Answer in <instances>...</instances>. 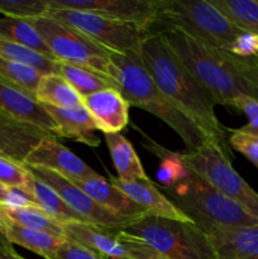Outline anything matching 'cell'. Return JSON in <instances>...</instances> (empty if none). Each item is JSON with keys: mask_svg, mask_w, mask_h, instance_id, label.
Returning <instances> with one entry per match:
<instances>
[{"mask_svg": "<svg viewBox=\"0 0 258 259\" xmlns=\"http://www.w3.org/2000/svg\"><path fill=\"white\" fill-rule=\"evenodd\" d=\"M187 70L211 94L217 105H229L239 96L258 100V58L242 57L211 47L175 28L159 30Z\"/></svg>", "mask_w": 258, "mask_h": 259, "instance_id": "obj_1", "label": "cell"}, {"mask_svg": "<svg viewBox=\"0 0 258 259\" xmlns=\"http://www.w3.org/2000/svg\"><path fill=\"white\" fill-rule=\"evenodd\" d=\"M139 55L163 95L209 138L228 147L227 129L215 115L214 98L175 55L159 30L144 38Z\"/></svg>", "mask_w": 258, "mask_h": 259, "instance_id": "obj_2", "label": "cell"}, {"mask_svg": "<svg viewBox=\"0 0 258 259\" xmlns=\"http://www.w3.org/2000/svg\"><path fill=\"white\" fill-rule=\"evenodd\" d=\"M109 61V76L129 106L148 111L164 121L179 134L187 153L196 151L207 139H211L163 95L144 67L139 51L110 52Z\"/></svg>", "mask_w": 258, "mask_h": 259, "instance_id": "obj_3", "label": "cell"}, {"mask_svg": "<svg viewBox=\"0 0 258 259\" xmlns=\"http://www.w3.org/2000/svg\"><path fill=\"white\" fill-rule=\"evenodd\" d=\"M158 189L177 209L181 210L206 234L217 227L258 225V219L186 166L182 176L174 184L159 186Z\"/></svg>", "mask_w": 258, "mask_h": 259, "instance_id": "obj_4", "label": "cell"}, {"mask_svg": "<svg viewBox=\"0 0 258 259\" xmlns=\"http://www.w3.org/2000/svg\"><path fill=\"white\" fill-rule=\"evenodd\" d=\"M157 23L181 30L207 46L228 51L244 33L209 0H159Z\"/></svg>", "mask_w": 258, "mask_h": 259, "instance_id": "obj_5", "label": "cell"}, {"mask_svg": "<svg viewBox=\"0 0 258 259\" xmlns=\"http://www.w3.org/2000/svg\"><path fill=\"white\" fill-rule=\"evenodd\" d=\"M124 232L169 259H217L206 233L191 222L146 215Z\"/></svg>", "mask_w": 258, "mask_h": 259, "instance_id": "obj_6", "label": "cell"}, {"mask_svg": "<svg viewBox=\"0 0 258 259\" xmlns=\"http://www.w3.org/2000/svg\"><path fill=\"white\" fill-rule=\"evenodd\" d=\"M179 157L187 168L258 219V194L234 169L228 147L207 139L199 149Z\"/></svg>", "mask_w": 258, "mask_h": 259, "instance_id": "obj_7", "label": "cell"}, {"mask_svg": "<svg viewBox=\"0 0 258 259\" xmlns=\"http://www.w3.org/2000/svg\"><path fill=\"white\" fill-rule=\"evenodd\" d=\"M28 22L37 30L56 60L83 66L110 77L109 56L111 51L98 45L72 27H68L48 15L29 19Z\"/></svg>", "mask_w": 258, "mask_h": 259, "instance_id": "obj_8", "label": "cell"}, {"mask_svg": "<svg viewBox=\"0 0 258 259\" xmlns=\"http://www.w3.org/2000/svg\"><path fill=\"white\" fill-rule=\"evenodd\" d=\"M48 17L72 27L111 52H138L144 38L151 33L136 24L81 10L50 9Z\"/></svg>", "mask_w": 258, "mask_h": 259, "instance_id": "obj_9", "label": "cell"}, {"mask_svg": "<svg viewBox=\"0 0 258 259\" xmlns=\"http://www.w3.org/2000/svg\"><path fill=\"white\" fill-rule=\"evenodd\" d=\"M50 9L90 12L108 19L138 25L147 32L157 24L159 0H47Z\"/></svg>", "mask_w": 258, "mask_h": 259, "instance_id": "obj_10", "label": "cell"}, {"mask_svg": "<svg viewBox=\"0 0 258 259\" xmlns=\"http://www.w3.org/2000/svg\"><path fill=\"white\" fill-rule=\"evenodd\" d=\"M28 171L34 175L37 179L42 180L43 182L52 187L56 192L61 196V199L76 212L81 215L83 219L88 220L90 224L98 225V227L108 228V229L124 230L131 223L129 220L123 219L115 214H111L108 210L99 206L90 196L85 194L80 187L67 180L66 177L61 176L55 171H51L43 167L27 166Z\"/></svg>", "mask_w": 258, "mask_h": 259, "instance_id": "obj_11", "label": "cell"}, {"mask_svg": "<svg viewBox=\"0 0 258 259\" xmlns=\"http://www.w3.org/2000/svg\"><path fill=\"white\" fill-rule=\"evenodd\" d=\"M24 164L48 168L66 179H89L99 175L53 136L43 138L29 152Z\"/></svg>", "mask_w": 258, "mask_h": 259, "instance_id": "obj_12", "label": "cell"}, {"mask_svg": "<svg viewBox=\"0 0 258 259\" xmlns=\"http://www.w3.org/2000/svg\"><path fill=\"white\" fill-rule=\"evenodd\" d=\"M67 180L80 187L99 206L108 210L111 214L118 215L129 222H136V220L148 215L143 207H141L131 197L126 196L110 180L104 179L100 175L89 177V179Z\"/></svg>", "mask_w": 258, "mask_h": 259, "instance_id": "obj_13", "label": "cell"}, {"mask_svg": "<svg viewBox=\"0 0 258 259\" xmlns=\"http://www.w3.org/2000/svg\"><path fill=\"white\" fill-rule=\"evenodd\" d=\"M48 132L0 109V152L15 161L24 163L29 152L46 137Z\"/></svg>", "mask_w": 258, "mask_h": 259, "instance_id": "obj_14", "label": "cell"}, {"mask_svg": "<svg viewBox=\"0 0 258 259\" xmlns=\"http://www.w3.org/2000/svg\"><path fill=\"white\" fill-rule=\"evenodd\" d=\"M98 131L104 134L120 133L129 121V104L115 89H105L82 98Z\"/></svg>", "mask_w": 258, "mask_h": 259, "instance_id": "obj_15", "label": "cell"}, {"mask_svg": "<svg viewBox=\"0 0 258 259\" xmlns=\"http://www.w3.org/2000/svg\"><path fill=\"white\" fill-rule=\"evenodd\" d=\"M207 237L217 259H258V225L217 227Z\"/></svg>", "mask_w": 258, "mask_h": 259, "instance_id": "obj_16", "label": "cell"}, {"mask_svg": "<svg viewBox=\"0 0 258 259\" xmlns=\"http://www.w3.org/2000/svg\"><path fill=\"white\" fill-rule=\"evenodd\" d=\"M109 180L116 187H119L126 196H129L139 206L143 207L148 215L172 220H181V222H191L181 210L177 209L164 196L163 192H161V190L149 179L138 180V181L133 182L120 181L118 177H110Z\"/></svg>", "mask_w": 258, "mask_h": 259, "instance_id": "obj_17", "label": "cell"}, {"mask_svg": "<svg viewBox=\"0 0 258 259\" xmlns=\"http://www.w3.org/2000/svg\"><path fill=\"white\" fill-rule=\"evenodd\" d=\"M63 234L99 254L110 259H129L125 247L116 238L118 229H108L90 223H66Z\"/></svg>", "mask_w": 258, "mask_h": 259, "instance_id": "obj_18", "label": "cell"}, {"mask_svg": "<svg viewBox=\"0 0 258 259\" xmlns=\"http://www.w3.org/2000/svg\"><path fill=\"white\" fill-rule=\"evenodd\" d=\"M55 123L57 137L73 138L90 147H98L101 143L95 132L98 131L85 105L76 108H56L42 105Z\"/></svg>", "mask_w": 258, "mask_h": 259, "instance_id": "obj_19", "label": "cell"}, {"mask_svg": "<svg viewBox=\"0 0 258 259\" xmlns=\"http://www.w3.org/2000/svg\"><path fill=\"white\" fill-rule=\"evenodd\" d=\"M0 109L12 114L15 118L37 125L51 136L57 137L55 123L39 103L25 93L0 83Z\"/></svg>", "mask_w": 258, "mask_h": 259, "instance_id": "obj_20", "label": "cell"}, {"mask_svg": "<svg viewBox=\"0 0 258 259\" xmlns=\"http://www.w3.org/2000/svg\"><path fill=\"white\" fill-rule=\"evenodd\" d=\"M0 233L10 244L20 245L45 259L57 250L66 240L63 235L32 229L12 222L3 215H0Z\"/></svg>", "mask_w": 258, "mask_h": 259, "instance_id": "obj_21", "label": "cell"}, {"mask_svg": "<svg viewBox=\"0 0 258 259\" xmlns=\"http://www.w3.org/2000/svg\"><path fill=\"white\" fill-rule=\"evenodd\" d=\"M105 141L120 181L133 182L148 179L136 149L123 134H105Z\"/></svg>", "mask_w": 258, "mask_h": 259, "instance_id": "obj_22", "label": "cell"}, {"mask_svg": "<svg viewBox=\"0 0 258 259\" xmlns=\"http://www.w3.org/2000/svg\"><path fill=\"white\" fill-rule=\"evenodd\" d=\"M28 200L33 205L42 209L46 214L52 217L61 224L66 223H89L81 215L76 214L51 186L33 175Z\"/></svg>", "mask_w": 258, "mask_h": 259, "instance_id": "obj_23", "label": "cell"}, {"mask_svg": "<svg viewBox=\"0 0 258 259\" xmlns=\"http://www.w3.org/2000/svg\"><path fill=\"white\" fill-rule=\"evenodd\" d=\"M35 101L56 108H76L83 105L82 98L58 73L43 75L35 89Z\"/></svg>", "mask_w": 258, "mask_h": 259, "instance_id": "obj_24", "label": "cell"}, {"mask_svg": "<svg viewBox=\"0 0 258 259\" xmlns=\"http://www.w3.org/2000/svg\"><path fill=\"white\" fill-rule=\"evenodd\" d=\"M57 73L62 76L68 83L73 88V90L81 96L91 95L105 89H116V83L110 77L101 75L91 68L83 66L72 65V63L57 61Z\"/></svg>", "mask_w": 258, "mask_h": 259, "instance_id": "obj_25", "label": "cell"}, {"mask_svg": "<svg viewBox=\"0 0 258 259\" xmlns=\"http://www.w3.org/2000/svg\"><path fill=\"white\" fill-rule=\"evenodd\" d=\"M0 215L8 218L12 222L18 223L32 229L43 230V232L55 233L63 235V225L52 217L46 214L42 209L33 204L27 205H2L0 204Z\"/></svg>", "mask_w": 258, "mask_h": 259, "instance_id": "obj_26", "label": "cell"}, {"mask_svg": "<svg viewBox=\"0 0 258 259\" xmlns=\"http://www.w3.org/2000/svg\"><path fill=\"white\" fill-rule=\"evenodd\" d=\"M0 38L22 45L30 50L37 51L45 57L57 61L47 45L43 42L37 30L28 20L10 17L0 18Z\"/></svg>", "mask_w": 258, "mask_h": 259, "instance_id": "obj_27", "label": "cell"}, {"mask_svg": "<svg viewBox=\"0 0 258 259\" xmlns=\"http://www.w3.org/2000/svg\"><path fill=\"white\" fill-rule=\"evenodd\" d=\"M240 30L258 35L257 0H209Z\"/></svg>", "mask_w": 258, "mask_h": 259, "instance_id": "obj_28", "label": "cell"}, {"mask_svg": "<svg viewBox=\"0 0 258 259\" xmlns=\"http://www.w3.org/2000/svg\"><path fill=\"white\" fill-rule=\"evenodd\" d=\"M42 76L39 71L29 66L0 56V83L17 89L35 99V89Z\"/></svg>", "mask_w": 258, "mask_h": 259, "instance_id": "obj_29", "label": "cell"}, {"mask_svg": "<svg viewBox=\"0 0 258 259\" xmlns=\"http://www.w3.org/2000/svg\"><path fill=\"white\" fill-rule=\"evenodd\" d=\"M33 175L24 166V163L10 158L0 152V182L12 190L20 191L28 199Z\"/></svg>", "mask_w": 258, "mask_h": 259, "instance_id": "obj_30", "label": "cell"}, {"mask_svg": "<svg viewBox=\"0 0 258 259\" xmlns=\"http://www.w3.org/2000/svg\"><path fill=\"white\" fill-rule=\"evenodd\" d=\"M0 13L17 19H35L47 17L50 5L47 0H0Z\"/></svg>", "mask_w": 258, "mask_h": 259, "instance_id": "obj_31", "label": "cell"}, {"mask_svg": "<svg viewBox=\"0 0 258 259\" xmlns=\"http://www.w3.org/2000/svg\"><path fill=\"white\" fill-rule=\"evenodd\" d=\"M116 238L125 247L129 259H169L142 240L129 235L124 230H118Z\"/></svg>", "mask_w": 258, "mask_h": 259, "instance_id": "obj_32", "label": "cell"}, {"mask_svg": "<svg viewBox=\"0 0 258 259\" xmlns=\"http://www.w3.org/2000/svg\"><path fill=\"white\" fill-rule=\"evenodd\" d=\"M228 143L233 149L247 157L258 168V136L244 133L239 129H233Z\"/></svg>", "mask_w": 258, "mask_h": 259, "instance_id": "obj_33", "label": "cell"}, {"mask_svg": "<svg viewBox=\"0 0 258 259\" xmlns=\"http://www.w3.org/2000/svg\"><path fill=\"white\" fill-rule=\"evenodd\" d=\"M232 108L238 109L245 114L248 118L247 125L239 128L240 132L244 133L253 134V136H258V100L257 99L248 98V96H239V98L234 99L230 101L229 105Z\"/></svg>", "mask_w": 258, "mask_h": 259, "instance_id": "obj_34", "label": "cell"}, {"mask_svg": "<svg viewBox=\"0 0 258 259\" xmlns=\"http://www.w3.org/2000/svg\"><path fill=\"white\" fill-rule=\"evenodd\" d=\"M46 259H108L73 240L67 239L63 242V244L57 250L52 253L50 257Z\"/></svg>", "mask_w": 258, "mask_h": 259, "instance_id": "obj_35", "label": "cell"}, {"mask_svg": "<svg viewBox=\"0 0 258 259\" xmlns=\"http://www.w3.org/2000/svg\"><path fill=\"white\" fill-rule=\"evenodd\" d=\"M230 52L242 57H257L258 35L247 32L242 33L234 42Z\"/></svg>", "mask_w": 258, "mask_h": 259, "instance_id": "obj_36", "label": "cell"}, {"mask_svg": "<svg viewBox=\"0 0 258 259\" xmlns=\"http://www.w3.org/2000/svg\"><path fill=\"white\" fill-rule=\"evenodd\" d=\"M15 190L9 189L0 182V204L2 205H15L14 200Z\"/></svg>", "mask_w": 258, "mask_h": 259, "instance_id": "obj_37", "label": "cell"}, {"mask_svg": "<svg viewBox=\"0 0 258 259\" xmlns=\"http://www.w3.org/2000/svg\"><path fill=\"white\" fill-rule=\"evenodd\" d=\"M0 259H25L22 255L18 254L14 248H8V249L0 250Z\"/></svg>", "mask_w": 258, "mask_h": 259, "instance_id": "obj_38", "label": "cell"}, {"mask_svg": "<svg viewBox=\"0 0 258 259\" xmlns=\"http://www.w3.org/2000/svg\"><path fill=\"white\" fill-rule=\"evenodd\" d=\"M13 244H10L9 242H8L7 238L4 237V235L0 233V250L2 249H8V248H12Z\"/></svg>", "mask_w": 258, "mask_h": 259, "instance_id": "obj_39", "label": "cell"}, {"mask_svg": "<svg viewBox=\"0 0 258 259\" xmlns=\"http://www.w3.org/2000/svg\"><path fill=\"white\" fill-rule=\"evenodd\" d=\"M257 58H258V55H257Z\"/></svg>", "mask_w": 258, "mask_h": 259, "instance_id": "obj_40", "label": "cell"}, {"mask_svg": "<svg viewBox=\"0 0 258 259\" xmlns=\"http://www.w3.org/2000/svg\"><path fill=\"white\" fill-rule=\"evenodd\" d=\"M257 2H258V0H257Z\"/></svg>", "mask_w": 258, "mask_h": 259, "instance_id": "obj_41", "label": "cell"}]
</instances>
